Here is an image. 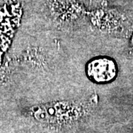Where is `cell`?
<instances>
[{
	"mask_svg": "<svg viewBox=\"0 0 133 133\" xmlns=\"http://www.w3.org/2000/svg\"><path fill=\"white\" fill-rule=\"evenodd\" d=\"M131 44H132V48H133V36L132 38V40H131Z\"/></svg>",
	"mask_w": 133,
	"mask_h": 133,
	"instance_id": "cell-2",
	"label": "cell"
},
{
	"mask_svg": "<svg viewBox=\"0 0 133 133\" xmlns=\"http://www.w3.org/2000/svg\"><path fill=\"white\" fill-rule=\"evenodd\" d=\"M117 73L115 62L107 58H98L91 61L87 66V74L92 80L106 83L113 80Z\"/></svg>",
	"mask_w": 133,
	"mask_h": 133,
	"instance_id": "cell-1",
	"label": "cell"
}]
</instances>
